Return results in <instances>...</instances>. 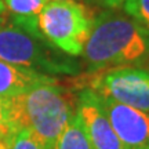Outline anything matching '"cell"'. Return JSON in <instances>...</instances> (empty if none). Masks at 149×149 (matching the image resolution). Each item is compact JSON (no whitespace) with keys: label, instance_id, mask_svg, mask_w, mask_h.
Masks as SVG:
<instances>
[{"label":"cell","instance_id":"8fae6325","mask_svg":"<svg viewBox=\"0 0 149 149\" xmlns=\"http://www.w3.org/2000/svg\"><path fill=\"white\" fill-rule=\"evenodd\" d=\"M124 13L149 33V0H124Z\"/></svg>","mask_w":149,"mask_h":149},{"label":"cell","instance_id":"7c38bea8","mask_svg":"<svg viewBox=\"0 0 149 149\" xmlns=\"http://www.w3.org/2000/svg\"><path fill=\"white\" fill-rule=\"evenodd\" d=\"M7 149H44L26 128H17L7 139Z\"/></svg>","mask_w":149,"mask_h":149},{"label":"cell","instance_id":"5b68a950","mask_svg":"<svg viewBox=\"0 0 149 149\" xmlns=\"http://www.w3.org/2000/svg\"><path fill=\"white\" fill-rule=\"evenodd\" d=\"M91 88L100 95L149 113V69L111 68L93 80Z\"/></svg>","mask_w":149,"mask_h":149},{"label":"cell","instance_id":"52a82bcc","mask_svg":"<svg viewBox=\"0 0 149 149\" xmlns=\"http://www.w3.org/2000/svg\"><path fill=\"white\" fill-rule=\"evenodd\" d=\"M76 108L93 149H124L102 108L100 95L93 88H86L80 93Z\"/></svg>","mask_w":149,"mask_h":149},{"label":"cell","instance_id":"277c9868","mask_svg":"<svg viewBox=\"0 0 149 149\" xmlns=\"http://www.w3.org/2000/svg\"><path fill=\"white\" fill-rule=\"evenodd\" d=\"M0 61L42 73H74L73 62L48 47L42 35L21 28H0Z\"/></svg>","mask_w":149,"mask_h":149},{"label":"cell","instance_id":"9a60e30c","mask_svg":"<svg viewBox=\"0 0 149 149\" xmlns=\"http://www.w3.org/2000/svg\"><path fill=\"white\" fill-rule=\"evenodd\" d=\"M4 13H6L4 1H3V0H0V15H1V14H4Z\"/></svg>","mask_w":149,"mask_h":149},{"label":"cell","instance_id":"2e32d148","mask_svg":"<svg viewBox=\"0 0 149 149\" xmlns=\"http://www.w3.org/2000/svg\"><path fill=\"white\" fill-rule=\"evenodd\" d=\"M0 149H7V141H0Z\"/></svg>","mask_w":149,"mask_h":149},{"label":"cell","instance_id":"30bf717a","mask_svg":"<svg viewBox=\"0 0 149 149\" xmlns=\"http://www.w3.org/2000/svg\"><path fill=\"white\" fill-rule=\"evenodd\" d=\"M54 149H93L77 108L73 117L70 119V122L66 124L59 138L57 139Z\"/></svg>","mask_w":149,"mask_h":149},{"label":"cell","instance_id":"5bb4252c","mask_svg":"<svg viewBox=\"0 0 149 149\" xmlns=\"http://www.w3.org/2000/svg\"><path fill=\"white\" fill-rule=\"evenodd\" d=\"M101 4L107 6V7H111V8H115V7H119V6H123L124 0H95Z\"/></svg>","mask_w":149,"mask_h":149},{"label":"cell","instance_id":"3957f363","mask_svg":"<svg viewBox=\"0 0 149 149\" xmlns=\"http://www.w3.org/2000/svg\"><path fill=\"white\" fill-rule=\"evenodd\" d=\"M37 22L42 36L54 47L69 55H80L94 18L74 0H50L40 11Z\"/></svg>","mask_w":149,"mask_h":149},{"label":"cell","instance_id":"9c48e42d","mask_svg":"<svg viewBox=\"0 0 149 149\" xmlns=\"http://www.w3.org/2000/svg\"><path fill=\"white\" fill-rule=\"evenodd\" d=\"M6 10L14 15L15 24L26 32L42 35L39 31V14L50 0H3Z\"/></svg>","mask_w":149,"mask_h":149},{"label":"cell","instance_id":"ba28073f","mask_svg":"<svg viewBox=\"0 0 149 149\" xmlns=\"http://www.w3.org/2000/svg\"><path fill=\"white\" fill-rule=\"evenodd\" d=\"M54 79L42 72L0 61V97H15L35 86Z\"/></svg>","mask_w":149,"mask_h":149},{"label":"cell","instance_id":"6da1fadb","mask_svg":"<svg viewBox=\"0 0 149 149\" xmlns=\"http://www.w3.org/2000/svg\"><path fill=\"white\" fill-rule=\"evenodd\" d=\"M10 109L14 131L26 128L44 149H54L76 113V104L69 90L51 79L19 95L10 97Z\"/></svg>","mask_w":149,"mask_h":149},{"label":"cell","instance_id":"4fadbf2b","mask_svg":"<svg viewBox=\"0 0 149 149\" xmlns=\"http://www.w3.org/2000/svg\"><path fill=\"white\" fill-rule=\"evenodd\" d=\"M14 133L11 120L10 97H0V141H7Z\"/></svg>","mask_w":149,"mask_h":149},{"label":"cell","instance_id":"7a4b0ae2","mask_svg":"<svg viewBox=\"0 0 149 149\" xmlns=\"http://www.w3.org/2000/svg\"><path fill=\"white\" fill-rule=\"evenodd\" d=\"M81 55L91 70L137 64L149 57V33L133 18L104 13L93 22Z\"/></svg>","mask_w":149,"mask_h":149},{"label":"cell","instance_id":"8992f818","mask_svg":"<svg viewBox=\"0 0 149 149\" xmlns=\"http://www.w3.org/2000/svg\"><path fill=\"white\" fill-rule=\"evenodd\" d=\"M100 95V94H98ZM102 108L124 149H149V113L100 95Z\"/></svg>","mask_w":149,"mask_h":149}]
</instances>
